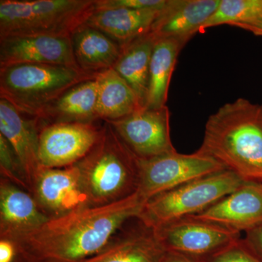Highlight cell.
<instances>
[{
    "label": "cell",
    "instance_id": "cell-8",
    "mask_svg": "<svg viewBox=\"0 0 262 262\" xmlns=\"http://www.w3.org/2000/svg\"><path fill=\"white\" fill-rule=\"evenodd\" d=\"M153 229L165 251L182 253L202 261L241 238V232L200 220L194 215Z\"/></svg>",
    "mask_w": 262,
    "mask_h": 262
},
{
    "label": "cell",
    "instance_id": "cell-10",
    "mask_svg": "<svg viewBox=\"0 0 262 262\" xmlns=\"http://www.w3.org/2000/svg\"><path fill=\"white\" fill-rule=\"evenodd\" d=\"M102 127L80 122L44 125L41 127L39 139L41 166L63 168L79 163L98 142Z\"/></svg>",
    "mask_w": 262,
    "mask_h": 262
},
{
    "label": "cell",
    "instance_id": "cell-18",
    "mask_svg": "<svg viewBox=\"0 0 262 262\" xmlns=\"http://www.w3.org/2000/svg\"><path fill=\"white\" fill-rule=\"evenodd\" d=\"M162 10L96 8L85 25L101 31L122 47L149 33Z\"/></svg>",
    "mask_w": 262,
    "mask_h": 262
},
{
    "label": "cell",
    "instance_id": "cell-26",
    "mask_svg": "<svg viewBox=\"0 0 262 262\" xmlns=\"http://www.w3.org/2000/svg\"><path fill=\"white\" fill-rule=\"evenodd\" d=\"M203 262H262V260L244 239L239 238Z\"/></svg>",
    "mask_w": 262,
    "mask_h": 262
},
{
    "label": "cell",
    "instance_id": "cell-29",
    "mask_svg": "<svg viewBox=\"0 0 262 262\" xmlns=\"http://www.w3.org/2000/svg\"><path fill=\"white\" fill-rule=\"evenodd\" d=\"M16 256V250L13 243L0 239V262H13Z\"/></svg>",
    "mask_w": 262,
    "mask_h": 262
},
{
    "label": "cell",
    "instance_id": "cell-16",
    "mask_svg": "<svg viewBox=\"0 0 262 262\" xmlns=\"http://www.w3.org/2000/svg\"><path fill=\"white\" fill-rule=\"evenodd\" d=\"M50 217L39 208L32 194L2 178L0 183V237L13 239L29 233Z\"/></svg>",
    "mask_w": 262,
    "mask_h": 262
},
{
    "label": "cell",
    "instance_id": "cell-3",
    "mask_svg": "<svg viewBox=\"0 0 262 262\" xmlns=\"http://www.w3.org/2000/svg\"><path fill=\"white\" fill-rule=\"evenodd\" d=\"M75 165L90 206L110 204L137 192L138 158L106 122L96 145Z\"/></svg>",
    "mask_w": 262,
    "mask_h": 262
},
{
    "label": "cell",
    "instance_id": "cell-20",
    "mask_svg": "<svg viewBox=\"0 0 262 262\" xmlns=\"http://www.w3.org/2000/svg\"><path fill=\"white\" fill-rule=\"evenodd\" d=\"M71 40L79 68L93 75L113 68L121 53L120 45L87 25L77 29L71 36Z\"/></svg>",
    "mask_w": 262,
    "mask_h": 262
},
{
    "label": "cell",
    "instance_id": "cell-30",
    "mask_svg": "<svg viewBox=\"0 0 262 262\" xmlns=\"http://www.w3.org/2000/svg\"><path fill=\"white\" fill-rule=\"evenodd\" d=\"M162 262H203L199 258L182 254V253L166 251Z\"/></svg>",
    "mask_w": 262,
    "mask_h": 262
},
{
    "label": "cell",
    "instance_id": "cell-15",
    "mask_svg": "<svg viewBox=\"0 0 262 262\" xmlns=\"http://www.w3.org/2000/svg\"><path fill=\"white\" fill-rule=\"evenodd\" d=\"M221 0H168L150 32L157 39L171 38L187 44L214 13Z\"/></svg>",
    "mask_w": 262,
    "mask_h": 262
},
{
    "label": "cell",
    "instance_id": "cell-12",
    "mask_svg": "<svg viewBox=\"0 0 262 262\" xmlns=\"http://www.w3.org/2000/svg\"><path fill=\"white\" fill-rule=\"evenodd\" d=\"M26 63L80 69L74 56L71 37L19 36L0 38V67Z\"/></svg>",
    "mask_w": 262,
    "mask_h": 262
},
{
    "label": "cell",
    "instance_id": "cell-5",
    "mask_svg": "<svg viewBox=\"0 0 262 262\" xmlns=\"http://www.w3.org/2000/svg\"><path fill=\"white\" fill-rule=\"evenodd\" d=\"M96 76L63 66L26 63L0 67V98L20 113L37 117L69 90Z\"/></svg>",
    "mask_w": 262,
    "mask_h": 262
},
{
    "label": "cell",
    "instance_id": "cell-2",
    "mask_svg": "<svg viewBox=\"0 0 262 262\" xmlns=\"http://www.w3.org/2000/svg\"><path fill=\"white\" fill-rule=\"evenodd\" d=\"M201 154L245 182L262 183V104L239 98L208 117Z\"/></svg>",
    "mask_w": 262,
    "mask_h": 262
},
{
    "label": "cell",
    "instance_id": "cell-14",
    "mask_svg": "<svg viewBox=\"0 0 262 262\" xmlns=\"http://www.w3.org/2000/svg\"><path fill=\"white\" fill-rule=\"evenodd\" d=\"M194 215L236 232H247L262 223V183L245 182L233 192Z\"/></svg>",
    "mask_w": 262,
    "mask_h": 262
},
{
    "label": "cell",
    "instance_id": "cell-13",
    "mask_svg": "<svg viewBox=\"0 0 262 262\" xmlns=\"http://www.w3.org/2000/svg\"><path fill=\"white\" fill-rule=\"evenodd\" d=\"M41 125L37 117L18 111L13 105L0 98V134L18 157L32 194L41 166L39 158V139Z\"/></svg>",
    "mask_w": 262,
    "mask_h": 262
},
{
    "label": "cell",
    "instance_id": "cell-27",
    "mask_svg": "<svg viewBox=\"0 0 262 262\" xmlns=\"http://www.w3.org/2000/svg\"><path fill=\"white\" fill-rule=\"evenodd\" d=\"M168 0H96V8L162 10Z\"/></svg>",
    "mask_w": 262,
    "mask_h": 262
},
{
    "label": "cell",
    "instance_id": "cell-9",
    "mask_svg": "<svg viewBox=\"0 0 262 262\" xmlns=\"http://www.w3.org/2000/svg\"><path fill=\"white\" fill-rule=\"evenodd\" d=\"M128 149L141 159L177 151L170 135V112L142 108L120 120L106 122Z\"/></svg>",
    "mask_w": 262,
    "mask_h": 262
},
{
    "label": "cell",
    "instance_id": "cell-24",
    "mask_svg": "<svg viewBox=\"0 0 262 262\" xmlns=\"http://www.w3.org/2000/svg\"><path fill=\"white\" fill-rule=\"evenodd\" d=\"M233 26L262 36V0H221L214 13L202 27Z\"/></svg>",
    "mask_w": 262,
    "mask_h": 262
},
{
    "label": "cell",
    "instance_id": "cell-23",
    "mask_svg": "<svg viewBox=\"0 0 262 262\" xmlns=\"http://www.w3.org/2000/svg\"><path fill=\"white\" fill-rule=\"evenodd\" d=\"M185 46L171 38L157 39L150 61L149 89L144 108L156 110L167 106L170 79L179 53Z\"/></svg>",
    "mask_w": 262,
    "mask_h": 262
},
{
    "label": "cell",
    "instance_id": "cell-17",
    "mask_svg": "<svg viewBox=\"0 0 262 262\" xmlns=\"http://www.w3.org/2000/svg\"><path fill=\"white\" fill-rule=\"evenodd\" d=\"M165 253L154 229L140 222L139 227L117 232L100 252L80 262H162Z\"/></svg>",
    "mask_w": 262,
    "mask_h": 262
},
{
    "label": "cell",
    "instance_id": "cell-1",
    "mask_svg": "<svg viewBox=\"0 0 262 262\" xmlns=\"http://www.w3.org/2000/svg\"><path fill=\"white\" fill-rule=\"evenodd\" d=\"M146 203L136 192L110 204L82 207L10 242L18 262H80L106 247L127 221L138 219Z\"/></svg>",
    "mask_w": 262,
    "mask_h": 262
},
{
    "label": "cell",
    "instance_id": "cell-22",
    "mask_svg": "<svg viewBox=\"0 0 262 262\" xmlns=\"http://www.w3.org/2000/svg\"><path fill=\"white\" fill-rule=\"evenodd\" d=\"M96 80L99 120H120L143 108L134 90L113 68L98 74Z\"/></svg>",
    "mask_w": 262,
    "mask_h": 262
},
{
    "label": "cell",
    "instance_id": "cell-4",
    "mask_svg": "<svg viewBox=\"0 0 262 262\" xmlns=\"http://www.w3.org/2000/svg\"><path fill=\"white\" fill-rule=\"evenodd\" d=\"M96 9V0H1L0 38L71 37Z\"/></svg>",
    "mask_w": 262,
    "mask_h": 262
},
{
    "label": "cell",
    "instance_id": "cell-7",
    "mask_svg": "<svg viewBox=\"0 0 262 262\" xmlns=\"http://www.w3.org/2000/svg\"><path fill=\"white\" fill-rule=\"evenodd\" d=\"M138 165L137 192L146 202L186 183L225 170L216 160L198 151L191 155L175 151L149 159L138 158Z\"/></svg>",
    "mask_w": 262,
    "mask_h": 262
},
{
    "label": "cell",
    "instance_id": "cell-25",
    "mask_svg": "<svg viewBox=\"0 0 262 262\" xmlns=\"http://www.w3.org/2000/svg\"><path fill=\"white\" fill-rule=\"evenodd\" d=\"M0 171L2 178L8 179L28 192L21 165L14 150L4 136L0 134Z\"/></svg>",
    "mask_w": 262,
    "mask_h": 262
},
{
    "label": "cell",
    "instance_id": "cell-6",
    "mask_svg": "<svg viewBox=\"0 0 262 262\" xmlns=\"http://www.w3.org/2000/svg\"><path fill=\"white\" fill-rule=\"evenodd\" d=\"M244 182L227 169L195 179L150 199L137 220L146 227L155 229L188 215L198 214L233 192Z\"/></svg>",
    "mask_w": 262,
    "mask_h": 262
},
{
    "label": "cell",
    "instance_id": "cell-19",
    "mask_svg": "<svg viewBox=\"0 0 262 262\" xmlns=\"http://www.w3.org/2000/svg\"><path fill=\"white\" fill-rule=\"evenodd\" d=\"M98 82L96 78L69 90L37 117L41 127L61 122L95 123L97 115Z\"/></svg>",
    "mask_w": 262,
    "mask_h": 262
},
{
    "label": "cell",
    "instance_id": "cell-21",
    "mask_svg": "<svg viewBox=\"0 0 262 262\" xmlns=\"http://www.w3.org/2000/svg\"><path fill=\"white\" fill-rule=\"evenodd\" d=\"M156 40L149 32L122 46L113 67L134 90L143 108L147 100L150 61Z\"/></svg>",
    "mask_w": 262,
    "mask_h": 262
},
{
    "label": "cell",
    "instance_id": "cell-28",
    "mask_svg": "<svg viewBox=\"0 0 262 262\" xmlns=\"http://www.w3.org/2000/svg\"><path fill=\"white\" fill-rule=\"evenodd\" d=\"M244 239L249 248L262 260V223L246 232Z\"/></svg>",
    "mask_w": 262,
    "mask_h": 262
},
{
    "label": "cell",
    "instance_id": "cell-11",
    "mask_svg": "<svg viewBox=\"0 0 262 262\" xmlns=\"http://www.w3.org/2000/svg\"><path fill=\"white\" fill-rule=\"evenodd\" d=\"M32 194L50 219L90 206L76 165L63 168H41Z\"/></svg>",
    "mask_w": 262,
    "mask_h": 262
}]
</instances>
